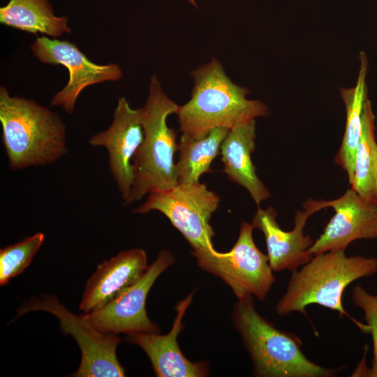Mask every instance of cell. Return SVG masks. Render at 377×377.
<instances>
[{
	"mask_svg": "<svg viewBox=\"0 0 377 377\" xmlns=\"http://www.w3.org/2000/svg\"><path fill=\"white\" fill-rule=\"evenodd\" d=\"M2 143L9 168L17 171L52 164L68 153L66 126L50 108L11 96L0 87Z\"/></svg>",
	"mask_w": 377,
	"mask_h": 377,
	"instance_id": "obj_1",
	"label": "cell"
},
{
	"mask_svg": "<svg viewBox=\"0 0 377 377\" xmlns=\"http://www.w3.org/2000/svg\"><path fill=\"white\" fill-rule=\"evenodd\" d=\"M186 1L191 3V4H193V6H197L195 0H186Z\"/></svg>",
	"mask_w": 377,
	"mask_h": 377,
	"instance_id": "obj_23",
	"label": "cell"
},
{
	"mask_svg": "<svg viewBox=\"0 0 377 377\" xmlns=\"http://www.w3.org/2000/svg\"><path fill=\"white\" fill-rule=\"evenodd\" d=\"M303 207L304 210L295 214L293 230L285 231L277 223V214L272 207L263 209L258 207L252 225L265 235L269 263L274 272H293L313 257L308 250L314 242L309 235H304V229L309 217L319 210L315 201L310 199L303 204Z\"/></svg>",
	"mask_w": 377,
	"mask_h": 377,
	"instance_id": "obj_13",
	"label": "cell"
},
{
	"mask_svg": "<svg viewBox=\"0 0 377 377\" xmlns=\"http://www.w3.org/2000/svg\"><path fill=\"white\" fill-rule=\"evenodd\" d=\"M316 204L319 209L332 207L335 214L309 249L310 254L345 251L356 239H377V204L365 200L353 188L338 199Z\"/></svg>",
	"mask_w": 377,
	"mask_h": 377,
	"instance_id": "obj_12",
	"label": "cell"
},
{
	"mask_svg": "<svg viewBox=\"0 0 377 377\" xmlns=\"http://www.w3.org/2000/svg\"><path fill=\"white\" fill-rule=\"evenodd\" d=\"M256 119L230 129L221 145L223 172L228 179L245 188L257 206L270 193L256 175L251 161L255 150Z\"/></svg>",
	"mask_w": 377,
	"mask_h": 377,
	"instance_id": "obj_16",
	"label": "cell"
},
{
	"mask_svg": "<svg viewBox=\"0 0 377 377\" xmlns=\"http://www.w3.org/2000/svg\"><path fill=\"white\" fill-rule=\"evenodd\" d=\"M360 67L355 85L351 88L339 89L346 111V121L341 147L334 157L336 164L347 173L349 184L353 182L355 158L362 131L364 105L367 98L366 77L368 61L364 52L360 53Z\"/></svg>",
	"mask_w": 377,
	"mask_h": 377,
	"instance_id": "obj_17",
	"label": "cell"
},
{
	"mask_svg": "<svg viewBox=\"0 0 377 377\" xmlns=\"http://www.w3.org/2000/svg\"><path fill=\"white\" fill-rule=\"evenodd\" d=\"M34 57L43 64L62 65L69 73L66 85L56 93L51 101L52 106H60L67 114L74 112L80 94L87 87L122 77L123 73L117 64H97L68 40L37 37L31 45Z\"/></svg>",
	"mask_w": 377,
	"mask_h": 377,
	"instance_id": "obj_10",
	"label": "cell"
},
{
	"mask_svg": "<svg viewBox=\"0 0 377 377\" xmlns=\"http://www.w3.org/2000/svg\"><path fill=\"white\" fill-rule=\"evenodd\" d=\"M377 273V258L347 256L345 251H330L313 255L300 269L293 272L286 290L277 302L275 311L286 316L299 312L306 316V307L318 304L348 316L363 331L367 325L353 318L342 304L346 288L358 279Z\"/></svg>",
	"mask_w": 377,
	"mask_h": 377,
	"instance_id": "obj_3",
	"label": "cell"
},
{
	"mask_svg": "<svg viewBox=\"0 0 377 377\" xmlns=\"http://www.w3.org/2000/svg\"><path fill=\"white\" fill-rule=\"evenodd\" d=\"M190 75L193 80L191 98L176 113L182 133L201 138L213 128L230 130L269 113L261 101L246 98L249 90L235 84L216 59Z\"/></svg>",
	"mask_w": 377,
	"mask_h": 377,
	"instance_id": "obj_2",
	"label": "cell"
},
{
	"mask_svg": "<svg viewBox=\"0 0 377 377\" xmlns=\"http://www.w3.org/2000/svg\"><path fill=\"white\" fill-rule=\"evenodd\" d=\"M147 267V253L140 248L103 261L86 282L79 309L89 313L100 309L139 280Z\"/></svg>",
	"mask_w": 377,
	"mask_h": 377,
	"instance_id": "obj_15",
	"label": "cell"
},
{
	"mask_svg": "<svg viewBox=\"0 0 377 377\" xmlns=\"http://www.w3.org/2000/svg\"><path fill=\"white\" fill-rule=\"evenodd\" d=\"M352 301L364 314V319L373 341V360L369 376L377 377V295L369 293L357 285L352 291Z\"/></svg>",
	"mask_w": 377,
	"mask_h": 377,
	"instance_id": "obj_22",
	"label": "cell"
},
{
	"mask_svg": "<svg viewBox=\"0 0 377 377\" xmlns=\"http://www.w3.org/2000/svg\"><path fill=\"white\" fill-rule=\"evenodd\" d=\"M45 239V235L37 232L20 242L0 250V286H6L20 274L31 263Z\"/></svg>",
	"mask_w": 377,
	"mask_h": 377,
	"instance_id": "obj_21",
	"label": "cell"
},
{
	"mask_svg": "<svg viewBox=\"0 0 377 377\" xmlns=\"http://www.w3.org/2000/svg\"><path fill=\"white\" fill-rule=\"evenodd\" d=\"M34 311H43L54 315L59 322L61 332L71 335L81 352V361L74 377H122L125 369L117 356L121 341L117 334L105 333L96 329L85 313L76 315L70 311L54 295L31 297L16 311L15 318Z\"/></svg>",
	"mask_w": 377,
	"mask_h": 377,
	"instance_id": "obj_7",
	"label": "cell"
},
{
	"mask_svg": "<svg viewBox=\"0 0 377 377\" xmlns=\"http://www.w3.org/2000/svg\"><path fill=\"white\" fill-rule=\"evenodd\" d=\"M229 131L226 128H215L201 138L182 133L178 146L179 160L176 164L178 184L200 182L202 174L212 171V162L219 155L221 145Z\"/></svg>",
	"mask_w": 377,
	"mask_h": 377,
	"instance_id": "obj_19",
	"label": "cell"
},
{
	"mask_svg": "<svg viewBox=\"0 0 377 377\" xmlns=\"http://www.w3.org/2000/svg\"><path fill=\"white\" fill-rule=\"evenodd\" d=\"M353 188L361 198L377 204V142L375 116L368 97L364 105L362 131L355 158Z\"/></svg>",
	"mask_w": 377,
	"mask_h": 377,
	"instance_id": "obj_20",
	"label": "cell"
},
{
	"mask_svg": "<svg viewBox=\"0 0 377 377\" xmlns=\"http://www.w3.org/2000/svg\"><path fill=\"white\" fill-rule=\"evenodd\" d=\"M179 107L164 93L160 81L153 75L147 101L141 108L144 140L133 158L134 181L125 205L140 200L154 191L178 184L174 154L179 144L167 119L176 114Z\"/></svg>",
	"mask_w": 377,
	"mask_h": 377,
	"instance_id": "obj_5",
	"label": "cell"
},
{
	"mask_svg": "<svg viewBox=\"0 0 377 377\" xmlns=\"http://www.w3.org/2000/svg\"><path fill=\"white\" fill-rule=\"evenodd\" d=\"M0 22L23 31L51 37L71 32L68 18L56 16L47 0H9L0 8Z\"/></svg>",
	"mask_w": 377,
	"mask_h": 377,
	"instance_id": "obj_18",
	"label": "cell"
},
{
	"mask_svg": "<svg viewBox=\"0 0 377 377\" xmlns=\"http://www.w3.org/2000/svg\"><path fill=\"white\" fill-rule=\"evenodd\" d=\"M175 260L169 251H159L139 280L100 309L84 313L90 323L105 333H159L158 325L147 314L146 299L156 279Z\"/></svg>",
	"mask_w": 377,
	"mask_h": 377,
	"instance_id": "obj_9",
	"label": "cell"
},
{
	"mask_svg": "<svg viewBox=\"0 0 377 377\" xmlns=\"http://www.w3.org/2000/svg\"><path fill=\"white\" fill-rule=\"evenodd\" d=\"M193 295L191 293L175 306L176 317L171 330L165 335L140 332L127 334L125 341L139 346L149 357L158 377H204L209 374L207 362H193L182 353L177 337L184 329L183 317Z\"/></svg>",
	"mask_w": 377,
	"mask_h": 377,
	"instance_id": "obj_14",
	"label": "cell"
},
{
	"mask_svg": "<svg viewBox=\"0 0 377 377\" xmlns=\"http://www.w3.org/2000/svg\"><path fill=\"white\" fill-rule=\"evenodd\" d=\"M253 226L242 222L238 239L226 253L197 260L205 271L221 278L237 299L255 296L263 301L275 281L267 255L262 253L253 239Z\"/></svg>",
	"mask_w": 377,
	"mask_h": 377,
	"instance_id": "obj_8",
	"label": "cell"
},
{
	"mask_svg": "<svg viewBox=\"0 0 377 377\" xmlns=\"http://www.w3.org/2000/svg\"><path fill=\"white\" fill-rule=\"evenodd\" d=\"M144 140L141 108H132L124 97L118 98L110 126L92 135V147H104L109 168L124 202L133 184V158Z\"/></svg>",
	"mask_w": 377,
	"mask_h": 377,
	"instance_id": "obj_11",
	"label": "cell"
},
{
	"mask_svg": "<svg viewBox=\"0 0 377 377\" xmlns=\"http://www.w3.org/2000/svg\"><path fill=\"white\" fill-rule=\"evenodd\" d=\"M232 320L259 377H331L336 369L309 360L295 336L279 330L256 310L253 297L239 299Z\"/></svg>",
	"mask_w": 377,
	"mask_h": 377,
	"instance_id": "obj_4",
	"label": "cell"
},
{
	"mask_svg": "<svg viewBox=\"0 0 377 377\" xmlns=\"http://www.w3.org/2000/svg\"><path fill=\"white\" fill-rule=\"evenodd\" d=\"M219 202V196L205 184H178L149 193L145 202L132 212L156 210L163 214L189 243L198 260L219 252L213 246L215 232L209 221Z\"/></svg>",
	"mask_w": 377,
	"mask_h": 377,
	"instance_id": "obj_6",
	"label": "cell"
}]
</instances>
